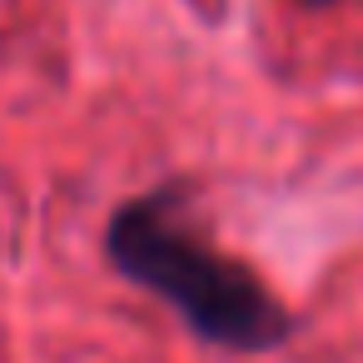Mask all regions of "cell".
I'll list each match as a JSON object with an SVG mask.
<instances>
[{
    "label": "cell",
    "instance_id": "cell-1",
    "mask_svg": "<svg viewBox=\"0 0 363 363\" xmlns=\"http://www.w3.org/2000/svg\"><path fill=\"white\" fill-rule=\"evenodd\" d=\"M105 264L125 284L169 303L174 318L209 348L274 353L298 328L284 298L244 259L209 239L189 179H164L120 199L105 219Z\"/></svg>",
    "mask_w": 363,
    "mask_h": 363
},
{
    "label": "cell",
    "instance_id": "cell-2",
    "mask_svg": "<svg viewBox=\"0 0 363 363\" xmlns=\"http://www.w3.org/2000/svg\"><path fill=\"white\" fill-rule=\"evenodd\" d=\"M303 6H318L323 11V6H343V0H303Z\"/></svg>",
    "mask_w": 363,
    "mask_h": 363
}]
</instances>
